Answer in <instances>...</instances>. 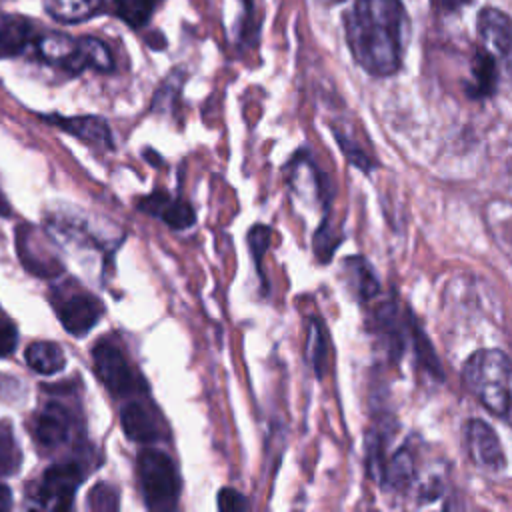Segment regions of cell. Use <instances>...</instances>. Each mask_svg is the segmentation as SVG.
<instances>
[{
	"label": "cell",
	"instance_id": "obj_1",
	"mask_svg": "<svg viewBox=\"0 0 512 512\" xmlns=\"http://www.w3.org/2000/svg\"><path fill=\"white\" fill-rule=\"evenodd\" d=\"M348 48L372 76H390L402 64L408 18L400 0H354L344 14Z\"/></svg>",
	"mask_w": 512,
	"mask_h": 512
},
{
	"label": "cell",
	"instance_id": "obj_2",
	"mask_svg": "<svg viewBox=\"0 0 512 512\" xmlns=\"http://www.w3.org/2000/svg\"><path fill=\"white\" fill-rule=\"evenodd\" d=\"M472 396L512 426V360L502 350H478L462 368Z\"/></svg>",
	"mask_w": 512,
	"mask_h": 512
},
{
	"label": "cell",
	"instance_id": "obj_3",
	"mask_svg": "<svg viewBox=\"0 0 512 512\" xmlns=\"http://www.w3.org/2000/svg\"><path fill=\"white\" fill-rule=\"evenodd\" d=\"M138 476L150 510H172L178 500V474L172 460L158 450H144L138 456Z\"/></svg>",
	"mask_w": 512,
	"mask_h": 512
},
{
	"label": "cell",
	"instance_id": "obj_4",
	"mask_svg": "<svg viewBox=\"0 0 512 512\" xmlns=\"http://www.w3.org/2000/svg\"><path fill=\"white\" fill-rule=\"evenodd\" d=\"M94 370L96 376L100 378V382L106 386V390L112 396H128L136 390H140V382L136 378V374L132 372L128 360L124 358V354L110 342H98L94 346Z\"/></svg>",
	"mask_w": 512,
	"mask_h": 512
},
{
	"label": "cell",
	"instance_id": "obj_5",
	"mask_svg": "<svg viewBox=\"0 0 512 512\" xmlns=\"http://www.w3.org/2000/svg\"><path fill=\"white\" fill-rule=\"evenodd\" d=\"M82 482V470L76 462H64L48 468L36 490V502L48 510H68Z\"/></svg>",
	"mask_w": 512,
	"mask_h": 512
},
{
	"label": "cell",
	"instance_id": "obj_6",
	"mask_svg": "<svg viewBox=\"0 0 512 512\" xmlns=\"http://www.w3.org/2000/svg\"><path fill=\"white\" fill-rule=\"evenodd\" d=\"M464 442L470 460L484 472H500L506 456L496 432L484 420H468L464 426Z\"/></svg>",
	"mask_w": 512,
	"mask_h": 512
},
{
	"label": "cell",
	"instance_id": "obj_7",
	"mask_svg": "<svg viewBox=\"0 0 512 512\" xmlns=\"http://www.w3.org/2000/svg\"><path fill=\"white\" fill-rule=\"evenodd\" d=\"M480 46L490 50L498 60L512 58V18L498 8L486 6L478 14Z\"/></svg>",
	"mask_w": 512,
	"mask_h": 512
},
{
	"label": "cell",
	"instance_id": "obj_8",
	"mask_svg": "<svg viewBox=\"0 0 512 512\" xmlns=\"http://www.w3.org/2000/svg\"><path fill=\"white\" fill-rule=\"evenodd\" d=\"M58 316L64 330H68L70 334L82 336L88 330H92L98 318L102 316V304L94 296L76 294L66 298L58 306Z\"/></svg>",
	"mask_w": 512,
	"mask_h": 512
},
{
	"label": "cell",
	"instance_id": "obj_9",
	"mask_svg": "<svg viewBox=\"0 0 512 512\" xmlns=\"http://www.w3.org/2000/svg\"><path fill=\"white\" fill-rule=\"evenodd\" d=\"M416 478H418L416 456L406 444L398 448L392 456H386L382 476L376 484L388 492H408L418 482Z\"/></svg>",
	"mask_w": 512,
	"mask_h": 512
},
{
	"label": "cell",
	"instance_id": "obj_10",
	"mask_svg": "<svg viewBox=\"0 0 512 512\" xmlns=\"http://www.w3.org/2000/svg\"><path fill=\"white\" fill-rule=\"evenodd\" d=\"M70 426H72V420L68 410L58 402H50L44 406V410L36 418L34 436L40 446L58 448L68 440Z\"/></svg>",
	"mask_w": 512,
	"mask_h": 512
},
{
	"label": "cell",
	"instance_id": "obj_11",
	"mask_svg": "<svg viewBox=\"0 0 512 512\" xmlns=\"http://www.w3.org/2000/svg\"><path fill=\"white\" fill-rule=\"evenodd\" d=\"M48 122L58 124L64 132L80 138L82 142L90 146H102V148H112V134L108 124L98 118V116H72V118H60V116H50L46 118Z\"/></svg>",
	"mask_w": 512,
	"mask_h": 512
},
{
	"label": "cell",
	"instance_id": "obj_12",
	"mask_svg": "<svg viewBox=\"0 0 512 512\" xmlns=\"http://www.w3.org/2000/svg\"><path fill=\"white\" fill-rule=\"evenodd\" d=\"M64 68L72 74H78L84 68L110 72L114 68V62H112V54L104 42H100L96 38H80V40H76L74 52L68 58V62L64 64Z\"/></svg>",
	"mask_w": 512,
	"mask_h": 512
},
{
	"label": "cell",
	"instance_id": "obj_13",
	"mask_svg": "<svg viewBox=\"0 0 512 512\" xmlns=\"http://www.w3.org/2000/svg\"><path fill=\"white\" fill-rule=\"evenodd\" d=\"M500 78L498 58L484 46H476L472 58V84L468 86L470 98L492 96Z\"/></svg>",
	"mask_w": 512,
	"mask_h": 512
},
{
	"label": "cell",
	"instance_id": "obj_14",
	"mask_svg": "<svg viewBox=\"0 0 512 512\" xmlns=\"http://www.w3.org/2000/svg\"><path fill=\"white\" fill-rule=\"evenodd\" d=\"M120 422H122V430L124 434L140 444H148L154 442L158 438V426L156 420L148 414V410L138 404V402H130L122 408L120 414Z\"/></svg>",
	"mask_w": 512,
	"mask_h": 512
},
{
	"label": "cell",
	"instance_id": "obj_15",
	"mask_svg": "<svg viewBox=\"0 0 512 512\" xmlns=\"http://www.w3.org/2000/svg\"><path fill=\"white\" fill-rule=\"evenodd\" d=\"M34 36V24L22 16H4L0 20V56L20 54Z\"/></svg>",
	"mask_w": 512,
	"mask_h": 512
},
{
	"label": "cell",
	"instance_id": "obj_16",
	"mask_svg": "<svg viewBox=\"0 0 512 512\" xmlns=\"http://www.w3.org/2000/svg\"><path fill=\"white\" fill-rule=\"evenodd\" d=\"M344 270L348 274V284L352 286L360 302H366L378 294V278L374 276L372 266L362 256H350L344 262Z\"/></svg>",
	"mask_w": 512,
	"mask_h": 512
},
{
	"label": "cell",
	"instance_id": "obj_17",
	"mask_svg": "<svg viewBox=\"0 0 512 512\" xmlns=\"http://www.w3.org/2000/svg\"><path fill=\"white\" fill-rule=\"evenodd\" d=\"M26 364L36 370L38 374H56L64 368L66 364V356L62 352V348L54 342H34L26 348Z\"/></svg>",
	"mask_w": 512,
	"mask_h": 512
},
{
	"label": "cell",
	"instance_id": "obj_18",
	"mask_svg": "<svg viewBox=\"0 0 512 512\" xmlns=\"http://www.w3.org/2000/svg\"><path fill=\"white\" fill-rule=\"evenodd\" d=\"M44 4L52 18L60 22H80L92 16L102 6V0H44Z\"/></svg>",
	"mask_w": 512,
	"mask_h": 512
},
{
	"label": "cell",
	"instance_id": "obj_19",
	"mask_svg": "<svg viewBox=\"0 0 512 512\" xmlns=\"http://www.w3.org/2000/svg\"><path fill=\"white\" fill-rule=\"evenodd\" d=\"M160 0H114L116 16L132 28L148 24Z\"/></svg>",
	"mask_w": 512,
	"mask_h": 512
},
{
	"label": "cell",
	"instance_id": "obj_20",
	"mask_svg": "<svg viewBox=\"0 0 512 512\" xmlns=\"http://www.w3.org/2000/svg\"><path fill=\"white\" fill-rule=\"evenodd\" d=\"M74 46H76V40H72L70 36H64V34H48L38 40L40 56L52 64L62 66V68L68 62V58L72 56Z\"/></svg>",
	"mask_w": 512,
	"mask_h": 512
},
{
	"label": "cell",
	"instance_id": "obj_21",
	"mask_svg": "<svg viewBox=\"0 0 512 512\" xmlns=\"http://www.w3.org/2000/svg\"><path fill=\"white\" fill-rule=\"evenodd\" d=\"M306 358H308L314 374L320 378L324 362H326V336H324L322 324L316 318H310V322H308Z\"/></svg>",
	"mask_w": 512,
	"mask_h": 512
},
{
	"label": "cell",
	"instance_id": "obj_22",
	"mask_svg": "<svg viewBox=\"0 0 512 512\" xmlns=\"http://www.w3.org/2000/svg\"><path fill=\"white\" fill-rule=\"evenodd\" d=\"M20 468V450L14 440L12 428L6 422H0V478L12 476Z\"/></svg>",
	"mask_w": 512,
	"mask_h": 512
},
{
	"label": "cell",
	"instance_id": "obj_23",
	"mask_svg": "<svg viewBox=\"0 0 512 512\" xmlns=\"http://www.w3.org/2000/svg\"><path fill=\"white\" fill-rule=\"evenodd\" d=\"M170 228H188L194 224L196 214L192 210V206L184 200H168L162 208V212L158 214Z\"/></svg>",
	"mask_w": 512,
	"mask_h": 512
},
{
	"label": "cell",
	"instance_id": "obj_24",
	"mask_svg": "<svg viewBox=\"0 0 512 512\" xmlns=\"http://www.w3.org/2000/svg\"><path fill=\"white\" fill-rule=\"evenodd\" d=\"M88 508L90 510H102V512L116 510L118 508L116 490L108 484H96L88 494Z\"/></svg>",
	"mask_w": 512,
	"mask_h": 512
},
{
	"label": "cell",
	"instance_id": "obj_25",
	"mask_svg": "<svg viewBox=\"0 0 512 512\" xmlns=\"http://www.w3.org/2000/svg\"><path fill=\"white\" fill-rule=\"evenodd\" d=\"M270 236H272V230L264 224H256L248 232V246H250V252L254 256V262L258 266V270H262V258H264V252L270 246Z\"/></svg>",
	"mask_w": 512,
	"mask_h": 512
},
{
	"label": "cell",
	"instance_id": "obj_26",
	"mask_svg": "<svg viewBox=\"0 0 512 512\" xmlns=\"http://www.w3.org/2000/svg\"><path fill=\"white\" fill-rule=\"evenodd\" d=\"M248 500L240 494V492H236V490H232V488H222L220 492H218V508L222 510V512H238V510H248Z\"/></svg>",
	"mask_w": 512,
	"mask_h": 512
},
{
	"label": "cell",
	"instance_id": "obj_27",
	"mask_svg": "<svg viewBox=\"0 0 512 512\" xmlns=\"http://www.w3.org/2000/svg\"><path fill=\"white\" fill-rule=\"evenodd\" d=\"M336 138H338V142H340V148H342V152L346 154V158L356 166V168H362L364 172H368L370 168H372V162H370V158L362 152V150H356L354 146H352V142L346 138V136H340V134H336Z\"/></svg>",
	"mask_w": 512,
	"mask_h": 512
},
{
	"label": "cell",
	"instance_id": "obj_28",
	"mask_svg": "<svg viewBox=\"0 0 512 512\" xmlns=\"http://www.w3.org/2000/svg\"><path fill=\"white\" fill-rule=\"evenodd\" d=\"M18 336L12 322L0 318V356H8L16 348Z\"/></svg>",
	"mask_w": 512,
	"mask_h": 512
},
{
	"label": "cell",
	"instance_id": "obj_29",
	"mask_svg": "<svg viewBox=\"0 0 512 512\" xmlns=\"http://www.w3.org/2000/svg\"><path fill=\"white\" fill-rule=\"evenodd\" d=\"M170 200V196L164 192V190H156L154 194H150L148 198H144L142 202H140V210H144V212H150V214H160L162 212V208H164V204Z\"/></svg>",
	"mask_w": 512,
	"mask_h": 512
},
{
	"label": "cell",
	"instance_id": "obj_30",
	"mask_svg": "<svg viewBox=\"0 0 512 512\" xmlns=\"http://www.w3.org/2000/svg\"><path fill=\"white\" fill-rule=\"evenodd\" d=\"M438 6L446 8V10H454V8H460V6H466L470 4L472 0H434Z\"/></svg>",
	"mask_w": 512,
	"mask_h": 512
},
{
	"label": "cell",
	"instance_id": "obj_31",
	"mask_svg": "<svg viewBox=\"0 0 512 512\" xmlns=\"http://www.w3.org/2000/svg\"><path fill=\"white\" fill-rule=\"evenodd\" d=\"M10 506V490L8 486L0 484V508H8Z\"/></svg>",
	"mask_w": 512,
	"mask_h": 512
},
{
	"label": "cell",
	"instance_id": "obj_32",
	"mask_svg": "<svg viewBox=\"0 0 512 512\" xmlns=\"http://www.w3.org/2000/svg\"><path fill=\"white\" fill-rule=\"evenodd\" d=\"M318 2H322V4H336V2H340V0H318Z\"/></svg>",
	"mask_w": 512,
	"mask_h": 512
}]
</instances>
